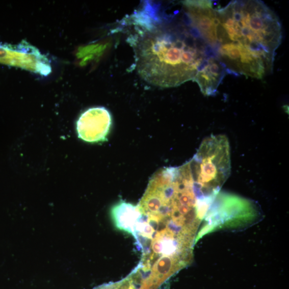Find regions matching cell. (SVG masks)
Segmentation results:
<instances>
[{
  "label": "cell",
  "mask_w": 289,
  "mask_h": 289,
  "mask_svg": "<svg viewBox=\"0 0 289 289\" xmlns=\"http://www.w3.org/2000/svg\"><path fill=\"white\" fill-rule=\"evenodd\" d=\"M187 18V24L143 16L136 21L137 33L132 38L136 69L148 83L176 87L194 81L199 72L220 60L216 45Z\"/></svg>",
  "instance_id": "obj_1"
},
{
  "label": "cell",
  "mask_w": 289,
  "mask_h": 289,
  "mask_svg": "<svg viewBox=\"0 0 289 289\" xmlns=\"http://www.w3.org/2000/svg\"><path fill=\"white\" fill-rule=\"evenodd\" d=\"M215 11L218 55L228 72L257 79L272 72L282 40L275 13L258 0L232 1Z\"/></svg>",
  "instance_id": "obj_2"
},
{
  "label": "cell",
  "mask_w": 289,
  "mask_h": 289,
  "mask_svg": "<svg viewBox=\"0 0 289 289\" xmlns=\"http://www.w3.org/2000/svg\"><path fill=\"white\" fill-rule=\"evenodd\" d=\"M195 183L208 197L215 198L230 174V145L226 136H211L187 163Z\"/></svg>",
  "instance_id": "obj_3"
},
{
  "label": "cell",
  "mask_w": 289,
  "mask_h": 289,
  "mask_svg": "<svg viewBox=\"0 0 289 289\" xmlns=\"http://www.w3.org/2000/svg\"><path fill=\"white\" fill-rule=\"evenodd\" d=\"M112 123L111 115L104 107L90 109L82 114L77 122L78 137L89 143L105 141Z\"/></svg>",
  "instance_id": "obj_4"
},
{
  "label": "cell",
  "mask_w": 289,
  "mask_h": 289,
  "mask_svg": "<svg viewBox=\"0 0 289 289\" xmlns=\"http://www.w3.org/2000/svg\"><path fill=\"white\" fill-rule=\"evenodd\" d=\"M111 213L115 227L126 232L141 215V212L138 206L123 201L114 205Z\"/></svg>",
  "instance_id": "obj_5"
}]
</instances>
